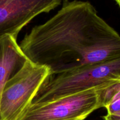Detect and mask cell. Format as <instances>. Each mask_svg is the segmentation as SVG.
I'll list each match as a JSON object with an SVG mask.
<instances>
[{
  "instance_id": "cell-1",
  "label": "cell",
  "mask_w": 120,
  "mask_h": 120,
  "mask_svg": "<svg viewBox=\"0 0 120 120\" xmlns=\"http://www.w3.org/2000/svg\"><path fill=\"white\" fill-rule=\"evenodd\" d=\"M19 46L28 60L55 76L120 57V35L90 2L74 0L34 26Z\"/></svg>"
},
{
  "instance_id": "cell-2",
  "label": "cell",
  "mask_w": 120,
  "mask_h": 120,
  "mask_svg": "<svg viewBox=\"0 0 120 120\" xmlns=\"http://www.w3.org/2000/svg\"><path fill=\"white\" fill-rule=\"evenodd\" d=\"M120 81V57H118L49 76L31 104L49 102L100 86L114 85Z\"/></svg>"
},
{
  "instance_id": "cell-3",
  "label": "cell",
  "mask_w": 120,
  "mask_h": 120,
  "mask_svg": "<svg viewBox=\"0 0 120 120\" xmlns=\"http://www.w3.org/2000/svg\"><path fill=\"white\" fill-rule=\"evenodd\" d=\"M111 86H100L49 102L30 104L18 120H84L104 107L105 91Z\"/></svg>"
},
{
  "instance_id": "cell-4",
  "label": "cell",
  "mask_w": 120,
  "mask_h": 120,
  "mask_svg": "<svg viewBox=\"0 0 120 120\" xmlns=\"http://www.w3.org/2000/svg\"><path fill=\"white\" fill-rule=\"evenodd\" d=\"M50 76L49 68L28 60L4 88L0 101V120H18Z\"/></svg>"
},
{
  "instance_id": "cell-5",
  "label": "cell",
  "mask_w": 120,
  "mask_h": 120,
  "mask_svg": "<svg viewBox=\"0 0 120 120\" xmlns=\"http://www.w3.org/2000/svg\"><path fill=\"white\" fill-rule=\"evenodd\" d=\"M62 3V0H0V38L5 35L17 38L34 18Z\"/></svg>"
},
{
  "instance_id": "cell-6",
  "label": "cell",
  "mask_w": 120,
  "mask_h": 120,
  "mask_svg": "<svg viewBox=\"0 0 120 120\" xmlns=\"http://www.w3.org/2000/svg\"><path fill=\"white\" fill-rule=\"evenodd\" d=\"M28 60L18 43L17 38L10 35L0 38V101L7 82L23 68Z\"/></svg>"
},
{
  "instance_id": "cell-7",
  "label": "cell",
  "mask_w": 120,
  "mask_h": 120,
  "mask_svg": "<svg viewBox=\"0 0 120 120\" xmlns=\"http://www.w3.org/2000/svg\"><path fill=\"white\" fill-rule=\"evenodd\" d=\"M105 108L107 114H112L120 111V81L110 87L106 91Z\"/></svg>"
},
{
  "instance_id": "cell-8",
  "label": "cell",
  "mask_w": 120,
  "mask_h": 120,
  "mask_svg": "<svg viewBox=\"0 0 120 120\" xmlns=\"http://www.w3.org/2000/svg\"><path fill=\"white\" fill-rule=\"evenodd\" d=\"M104 120H120V111L112 114H107L103 116Z\"/></svg>"
},
{
  "instance_id": "cell-9",
  "label": "cell",
  "mask_w": 120,
  "mask_h": 120,
  "mask_svg": "<svg viewBox=\"0 0 120 120\" xmlns=\"http://www.w3.org/2000/svg\"><path fill=\"white\" fill-rule=\"evenodd\" d=\"M114 1H116V3L117 4V5L120 7V0H114Z\"/></svg>"
},
{
  "instance_id": "cell-10",
  "label": "cell",
  "mask_w": 120,
  "mask_h": 120,
  "mask_svg": "<svg viewBox=\"0 0 120 120\" xmlns=\"http://www.w3.org/2000/svg\"><path fill=\"white\" fill-rule=\"evenodd\" d=\"M69 1V0H62V2H63V3H64V2H67V1Z\"/></svg>"
}]
</instances>
